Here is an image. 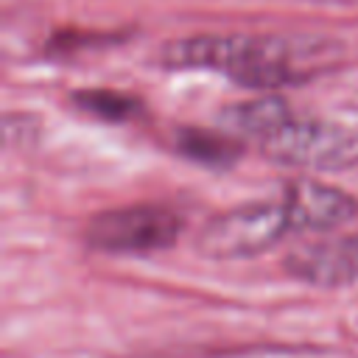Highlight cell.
I'll use <instances>...</instances> for the list:
<instances>
[{
  "label": "cell",
  "instance_id": "1",
  "mask_svg": "<svg viewBox=\"0 0 358 358\" xmlns=\"http://www.w3.org/2000/svg\"><path fill=\"white\" fill-rule=\"evenodd\" d=\"M338 42L305 34H196L165 42V70H210L241 87L274 92L310 81L338 59Z\"/></svg>",
  "mask_w": 358,
  "mask_h": 358
},
{
  "label": "cell",
  "instance_id": "2",
  "mask_svg": "<svg viewBox=\"0 0 358 358\" xmlns=\"http://www.w3.org/2000/svg\"><path fill=\"white\" fill-rule=\"evenodd\" d=\"M260 151L288 168L313 173H338L358 165V131L341 123L285 115L257 140Z\"/></svg>",
  "mask_w": 358,
  "mask_h": 358
},
{
  "label": "cell",
  "instance_id": "3",
  "mask_svg": "<svg viewBox=\"0 0 358 358\" xmlns=\"http://www.w3.org/2000/svg\"><path fill=\"white\" fill-rule=\"evenodd\" d=\"M182 215L157 201L112 207L92 215L84 227V241L106 255H151L171 249L182 235Z\"/></svg>",
  "mask_w": 358,
  "mask_h": 358
},
{
  "label": "cell",
  "instance_id": "4",
  "mask_svg": "<svg viewBox=\"0 0 358 358\" xmlns=\"http://www.w3.org/2000/svg\"><path fill=\"white\" fill-rule=\"evenodd\" d=\"M291 229L288 213L282 201H246L213 215L199 238V255L210 260H243L268 252L277 246Z\"/></svg>",
  "mask_w": 358,
  "mask_h": 358
},
{
  "label": "cell",
  "instance_id": "5",
  "mask_svg": "<svg viewBox=\"0 0 358 358\" xmlns=\"http://www.w3.org/2000/svg\"><path fill=\"white\" fill-rule=\"evenodd\" d=\"M294 232H327L358 215V199L319 179H291L280 196Z\"/></svg>",
  "mask_w": 358,
  "mask_h": 358
},
{
  "label": "cell",
  "instance_id": "6",
  "mask_svg": "<svg viewBox=\"0 0 358 358\" xmlns=\"http://www.w3.org/2000/svg\"><path fill=\"white\" fill-rule=\"evenodd\" d=\"M285 271L316 288H341L358 282V235L322 238L302 243L282 260Z\"/></svg>",
  "mask_w": 358,
  "mask_h": 358
},
{
  "label": "cell",
  "instance_id": "7",
  "mask_svg": "<svg viewBox=\"0 0 358 358\" xmlns=\"http://www.w3.org/2000/svg\"><path fill=\"white\" fill-rule=\"evenodd\" d=\"M173 148L199 165L207 168H227L241 159L243 143L235 134L227 131H213V129H196V126H182L173 131Z\"/></svg>",
  "mask_w": 358,
  "mask_h": 358
},
{
  "label": "cell",
  "instance_id": "8",
  "mask_svg": "<svg viewBox=\"0 0 358 358\" xmlns=\"http://www.w3.org/2000/svg\"><path fill=\"white\" fill-rule=\"evenodd\" d=\"M70 103L103 123H129L145 112L143 101L126 90H109V87H84L70 95Z\"/></svg>",
  "mask_w": 358,
  "mask_h": 358
}]
</instances>
